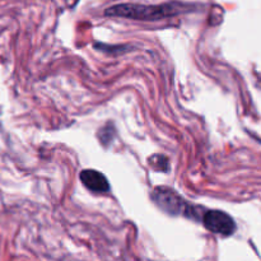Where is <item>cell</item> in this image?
I'll return each mask as SVG.
<instances>
[{
    "mask_svg": "<svg viewBox=\"0 0 261 261\" xmlns=\"http://www.w3.org/2000/svg\"><path fill=\"white\" fill-rule=\"evenodd\" d=\"M149 165L153 166V168L162 172H167L170 168V163H168V158L162 154H155L149 158Z\"/></svg>",
    "mask_w": 261,
    "mask_h": 261,
    "instance_id": "obj_5",
    "label": "cell"
},
{
    "mask_svg": "<svg viewBox=\"0 0 261 261\" xmlns=\"http://www.w3.org/2000/svg\"><path fill=\"white\" fill-rule=\"evenodd\" d=\"M203 224L212 233L228 237L236 232V223L229 214L222 211H206L203 214Z\"/></svg>",
    "mask_w": 261,
    "mask_h": 261,
    "instance_id": "obj_3",
    "label": "cell"
},
{
    "mask_svg": "<svg viewBox=\"0 0 261 261\" xmlns=\"http://www.w3.org/2000/svg\"><path fill=\"white\" fill-rule=\"evenodd\" d=\"M152 200L155 205L171 216H185L198 218L199 208L190 205L180 194L166 186H158L153 190Z\"/></svg>",
    "mask_w": 261,
    "mask_h": 261,
    "instance_id": "obj_2",
    "label": "cell"
},
{
    "mask_svg": "<svg viewBox=\"0 0 261 261\" xmlns=\"http://www.w3.org/2000/svg\"><path fill=\"white\" fill-rule=\"evenodd\" d=\"M188 5L177 4V3H167L161 5H144L126 3V4H117L107 8L105 14L107 17H121L135 20H160L165 18L173 17L180 13L189 10Z\"/></svg>",
    "mask_w": 261,
    "mask_h": 261,
    "instance_id": "obj_1",
    "label": "cell"
},
{
    "mask_svg": "<svg viewBox=\"0 0 261 261\" xmlns=\"http://www.w3.org/2000/svg\"><path fill=\"white\" fill-rule=\"evenodd\" d=\"M98 134H106V137L99 138V139H101V142L103 143V144H106V142L112 140V135L115 134V127L112 126V124H107L106 126L102 127V129L99 130Z\"/></svg>",
    "mask_w": 261,
    "mask_h": 261,
    "instance_id": "obj_6",
    "label": "cell"
},
{
    "mask_svg": "<svg viewBox=\"0 0 261 261\" xmlns=\"http://www.w3.org/2000/svg\"><path fill=\"white\" fill-rule=\"evenodd\" d=\"M81 181L88 190L97 194H106L110 191V184L103 173L96 170H84L81 172Z\"/></svg>",
    "mask_w": 261,
    "mask_h": 261,
    "instance_id": "obj_4",
    "label": "cell"
}]
</instances>
